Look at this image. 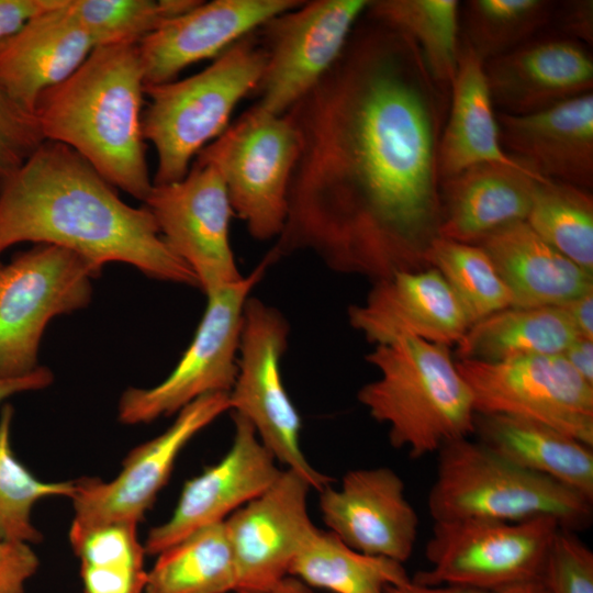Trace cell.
Wrapping results in <instances>:
<instances>
[{"label":"cell","instance_id":"6da1fadb","mask_svg":"<svg viewBox=\"0 0 593 593\" xmlns=\"http://www.w3.org/2000/svg\"><path fill=\"white\" fill-rule=\"evenodd\" d=\"M447 98L413 41L363 14L337 61L287 112L300 150L272 259L312 251L372 282L428 268Z\"/></svg>","mask_w":593,"mask_h":593},{"label":"cell","instance_id":"7a4b0ae2","mask_svg":"<svg viewBox=\"0 0 593 593\" xmlns=\"http://www.w3.org/2000/svg\"><path fill=\"white\" fill-rule=\"evenodd\" d=\"M26 242L67 248L101 270L108 262H124L149 278L199 288L150 211L126 204L86 159L60 143L44 141L0 179V254Z\"/></svg>","mask_w":593,"mask_h":593},{"label":"cell","instance_id":"3957f363","mask_svg":"<svg viewBox=\"0 0 593 593\" xmlns=\"http://www.w3.org/2000/svg\"><path fill=\"white\" fill-rule=\"evenodd\" d=\"M145 80L137 44L98 46L34 108L44 141L86 159L108 182L144 202L153 189L143 133Z\"/></svg>","mask_w":593,"mask_h":593},{"label":"cell","instance_id":"277c9868","mask_svg":"<svg viewBox=\"0 0 593 593\" xmlns=\"http://www.w3.org/2000/svg\"><path fill=\"white\" fill-rule=\"evenodd\" d=\"M366 360L379 377L362 385L357 398L374 421L388 426L392 447L416 459L473 434L472 393L450 346L405 337L374 346Z\"/></svg>","mask_w":593,"mask_h":593},{"label":"cell","instance_id":"5b68a950","mask_svg":"<svg viewBox=\"0 0 593 593\" xmlns=\"http://www.w3.org/2000/svg\"><path fill=\"white\" fill-rule=\"evenodd\" d=\"M427 497L434 522L556 519L578 532L590 526L593 501L575 490L524 469L478 440L460 438L438 451Z\"/></svg>","mask_w":593,"mask_h":593},{"label":"cell","instance_id":"8992f818","mask_svg":"<svg viewBox=\"0 0 593 593\" xmlns=\"http://www.w3.org/2000/svg\"><path fill=\"white\" fill-rule=\"evenodd\" d=\"M267 60L257 30L203 70L181 80L145 85L143 133L157 154L154 184L181 180L197 155L230 125L236 105L256 91Z\"/></svg>","mask_w":593,"mask_h":593},{"label":"cell","instance_id":"52a82bcc","mask_svg":"<svg viewBox=\"0 0 593 593\" xmlns=\"http://www.w3.org/2000/svg\"><path fill=\"white\" fill-rule=\"evenodd\" d=\"M299 150V133L287 113L273 115L253 105L193 161L216 169L234 216L251 237L276 240L284 227Z\"/></svg>","mask_w":593,"mask_h":593},{"label":"cell","instance_id":"ba28073f","mask_svg":"<svg viewBox=\"0 0 593 593\" xmlns=\"http://www.w3.org/2000/svg\"><path fill=\"white\" fill-rule=\"evenodd\" d=\"M101 269L87 258L48 244H35L0 269V378L34 371L42 335L60 314L87 306L91 279Z\"/></svg>","mask_w":593,"mask_h":593},{"label":"cell","instance_id":"9c48e42d","mask_svg":"<svg viewBox=\"0 0 593 593\" xmlns=\"http://www.w3.org/2000/svg\"><path fill=\"white\" fill-rule=\"evenodd\" d=\"M290 327L275 306L249 296L243 314L237 374L230 412L246 418L277 461L317 491L331 479L312 467L301 448V417L282 380L281 360Z\"/></svg>","mask_w":593,"mask_h":593},{"label":"cell","instance_id":"30bf717a","mask_svg":"<svg viewBox=\"0 0 593 593\" xmlns=\"http://www.w3.org/2000/svg\"><path fill=\"white\" fill-rule=\"evenodd\" d=\"M559 528L550 517L515 523L434 522L425 551L430 567L412 579L426 585L457 584L496 592L542 578Z\"/></svg>","mask_w":593,"mask_h":593},{"label":"cell","instance_id":"8fae6325","mask_svg":"<svg viewBox=\"0 0 593 593\" xmlns=\"http://www.w3.org/2000/svg\"><path fill=\"white\" fill-rule=\"evenodd\" d=\"M272 262L267 254L236 283L205 294L204 313L179 362L157 385L127 389L119 402L120 422L149 423L178 413L205 394L230 393L237 374L244 307Z\"/></svg>","mask_w":593,"mask_h":593},{"label":"cell","instance_id":"7c38bea8","mask_svg":"<svg viewBox=\"0 0 593 593\" xmlns=\"http://www.w3.org/2000/svg\"><path fill=\"white\" fill-rule=\"evenodd\" d=\"M475 414L535 421L593 447V384L560 355L501 362L456 359Z\"/></svg>","mask_w":593,"mask_h":593},{"label":"cell","instance_id":"4fadbf2b","mask_svg":"<svg viewBox=\"0 0 593 593\" xmlns=\"http://www.w3.org/2000/svg\"><path fill=\"white\" fill-rule=\"evenodd\" d=\"M369 1L302 0L261 25L267 60L254 107L287 113L337 61Z\"/></svg>","mask_w":593,"mask_h":593},{"label":"cell","instance_id":"5bb4252c","mask_svg":"<svg viewBox=\"0 0 593 593\" xmlns=\"http://www.w3.org/2000/svg\"><path fill=\"white\" fill-rule=\"evenodd\" d=\"M143 203L167 246L194 273L205 294L244 277L230 239L233 209L214 167L193 161L181 180L154 184Z\"/></svg>","mask_w":593,"mask_h":593},{"label":"cell","instance_id":"9a60e30c","mask_svg":"<svg viewBox=\"0 0 593 593\" xmlns=\"http://www.w3.org/2000/svg\"><path fill=\"white\" fill-rule=\"evenodd\" d=\"M230 409L228 393L205 394L180 410L163 434L134 448L113 480H76L72 523L82 526L110 522L138 524L167 483L181 450Z\"/></svg>","mask_w":593,"mask_h":593},{"label":"cell","instance_id":"2e32d148","mask_svg":"<svg viewBox=\"0 0 593 593\" xmlns=\"http://www.w3.org/2000/svg\"><path fill=\"white\" fill-rule=\"evenodd\" d=\"M311 490L302 475L284 469L270 488L224 521L236 591H267L289 575L291 563L317 529L309 514Z\"/></svg>","mask_w":593,"mask_h":593},{"label":"cell","instance_id":"e0dca14e","mask_svg":"<svg viewBox=\"0 0 593 593\" xmlns=\"http://www.w3.org/2000/svg\"><path fill=\"white\" fill-rule=\"evenodd\" d=\"M232 417L230 449L184 483L171 516L149 530L146 553L157 556L191 533L224 522L270 488L282 472L251 424L240 415L232 413Z\"/></svg>","mask_w":593,"mask_h":593},{"label":"cell","instance_id":"ac0fdd59","mask_svg":"<svg viewBox=\"0 0 593 593\" xmlns=\"http://www.w3.org/2000/svg\"><path fill=\"white\" fill-rule=\"evenodd\" d=\"M321 516L328 530L350 548L404 563L418 529L405 483L391 468L348 471L338 488L318 491Z\"/></svg>","mask_w":593,"mask_h":593},{"label":"cell","instance_id":"d6986e66","mask_svg":"<svg viewBox=\"0 0 593 593\" xmlns=\"http://www.w3.org/2000/svg\"><path fill=\"white\" fill-rule=\"evenodd\" d=\"M347 315L350 326L374 346L405 337L451 346L470 327L458 299L433 267L373 282L366 300L350 305Z\"/></svg>","mask_w":593,"mask_h":593},{"label":"cell","instance_id":"ffe728a7","mask_svg":"<svg viewBox=\"0 0 593 593\" xmlns=\"http://www.w3.org/2000/svg\"><path fill=\"white\" fill-rule=\"evenodd\" d=\"M302 0L201 1L137 43L145 85L176 80L188 66L219 56L273 16Z\"/></svg>","mask_w":593,"mask_h":593},{"label":"cell","instance_id":"44dd1931","mask_svg":"<svg viewBox=\"0 0 593 593\" xmlns=\"http://www.w3.org/2000/svg\"><path fill=\"white\" fill-rule=\"evenodd\" d=\"M483 66L493 104L504 114H530L593 92L589 47L556 33L539 34Z\"/></svg>","mask_w":593,"mask_h":593},{"label":"cell","instance_id":"7402d4cb","mask_svg":"<svg viewBox=\"0 0 593 593\" xmlns=\"http://www.w3.org/2000/svg\"><path fill=\"white\" fill-rule=\"evenodd\" d=\"M503 149L541 178L593 188V92L546 110L496 113Z\"/></svg>","mask_w":593,"mask_h":593},{"label":"cell","instance_id":"603a6c76","mask_svg":"<svg viewBox=\"0 0 593 593\" xmlns=\"http://www.w3.org/2000/svg\"><path fill=\"white\" fill-rule=\"evenodd\" d=\"M67 1L33 16L0 46V88L31 113L41 94L68 78L96 47Z\"/></svg>","mask_w":593,"mask_h":593},{"label":"cell","instance_id":"cb8c5ba5","mask_svg":"<svg viewBox=\"0 0 593 593\" xmlns=\"http://www.w3.org/2000/svg\"><path fill=\"white\" fill-rule=\"evenodd\" d=\"M547 180L528 168L480 164L440 180L439 236L479 244L489 235L525 222L536 186Z\"/></svg>","mask_w":593,"mask_h":593},{"label":"cell","instance_id":"d4e9b609","mask_svg":"<svg viewBox=\"0 0 593 593\" xmlns=\"http://www.w3.org/2000/svg\"><path fill=\"white\" fill-rule=\"evenodd\" d=\"M478 245L508 288L513 307L560 306L593 291V275L546 243L526 222L501 228Z\"/></svg>","mask_w":593,"mask_h":593},{"label":"cell","instance_id":"484cf974","mask_svg":"<svg viewBox=\"0 0 593 593\" xmlns=\"http://www.w3.org/2000/svg\"><path fill=\"white\" fill-rule=\"evenodd\" d=\"M438 146L439 179L480 164L527 168L502 147L483 61L461 41Z\"/></svg>","mask_w":593,"mask_h":593},{"label":"cell","instance_id":"4316f807","mask_svg":"<svg viewBox=\"0 0 593 593\" xmlns=\"http://www.w3.org/2000/svg\"><path fill=\"white\" fill-rule=\"evenodd\" d=\"M473 434L501 457L593 501L591 446L548 425L503 414H475Z\"/></svg>","mask_w":593,"mask_h":593},{"label":"cell","instance_id":"83f0119b","mask_svg":"<svg viewBox=\"0 0 593 593\" xmlns=\"http://www.w3.org/2000/svg\"><path fill=\"white\" fill-rule=\"evenodd\" d=\"M578 337L560 306H511L472 324L456 345V357L501 362L536 355H560Z\"/></svg>","mask_w":593,"mask_h":593},{"label":"cell","instance_id":"f1b7e54d","mask_svg":"<svg viewBox=\"0 0 593 593\" xmlns=\"http://www.w3.org/2000/svg\"><path fill=\"white\" fill-rule=\"evenodd\" d=\"M144 593H228L237 571L224 522L202 527L157 555Z\"/></svg>","mask_w":593,"mask_h":593},{"label":"cell","instance_id":"f546056e","mask_svg":"<svg viewBox=\"0 0 593 593\" xmlns=\"http://www.w3.org/2000/svg\"><path fill=\"white\" fill-rule=\"evenodd\" d=\"M365 15L412 40L434 81L449 92L461 46L459 1L370 0Z\"/></svg>","mask_w":593,"mask_h":593},{"label":"cell","instance_id":"4dcf8cb0","mask_svg":"<svg viewBox=\"0 0 593 593\" xmlns=\"http://www.w3.org/2000/svg\"><path fill=\"white\" fill-rule=\"evenodd\" d=\"M69 540L80 561L83 593H144L148 571L137 524L71 523Z\"/></svg>","mask_w":593,"mask_h":593},{"label":"cell","instance_id":"1f68e13d","mask_svg":"<svg viewBox=\"0 0 593 593\" xmlns=\"http://www.w3.org/2000/svg\"><path fill=\"white\" fill-rule=\"evenodd\" d=\"M289 575L333 593H385L389 585L410 578L403 563L359 552L318 528L291 563Z\"/></svg>","mask_w":593,"mask_h":593},{"label":"cell","instance_id":"d6a6232c","mask_svg":"<svg viewBox=\"0 0 593 593\" xmlns=\"http://www.w3.org/2000/svg\"><path fill=\"white\" fill-rule=\"evenodd\" d=\"M555 5L548 0L466 1L460 4L461 41L485 63L538 36Z\"/></svg>","mask_w":593,"mask_h":593},{"label":"cell","instance_id":"836d02e7","mask_svg":"<svg viewBox=\"0 0 593 593\" xmlns=\"http://www.w3.org/2000/svg\"><path fill=\"white\" fill-rule=\"evenodd\" d=\"M546 243L593 275V197L564 182L539 181L525 221Z\"/></svg>","mask_w":593,"mask_h":593},{"label":"cell","instance_id":"e575fe53","mask_svg":"<svg viewBox=\"0 0 593 593\" xmlns=\"http://www.w3.org/2000/svg\"><path fill=\"white\" fill-rule=\"evenodd\" d=\"M426 261L447 282L461 304L470 326L512 306V295L486 251L478 244L438 236Z\"/></svg>","mask_w":593,"mask_h":593},{"label":"cell","instance_id":"d590c367","mask_svg":"<svg viewBox=\"0 0 593 593\" xmlns=\"http://www.w3.org/2000/svg\"><path fill=\"white\" fill-rule=\"evenodd\" d=\"M13 409L0 413V540L36 544L42 534L32 522L36 502L51 496L72 497L75 481L38 480L14 456L11 448Z\"/></svg>","mask_w":593,"mask_h":593},{"label":"cell","instance_id":"8d00e7d4","mask_svg":"<svg viewBox=\"0 0 593 593\" xmlns=\"http://www.w3.org/2000/svg\"><path fill=\"white\" fill-rule=\"evenodd\" d=\"M199 0H68L67 9L98 46L137 44Z\"/></svg>","mask_w":593,"mask_h":593},{"label":"cell","instance_id":"74e56055","mask_svg":"<svg viewBox=\"0 0 593 593\" xmlns=\"http://www.w3.org/2000/svg\"><path fill=\"white\" fill-rule=\"evenodd\" d=\"M542 579L551 593H593V552L575 532L558 529Z\"/></svg>","mask_w":593,"mask_h":593},{"label":"cell","instance_id":"f35d334b","mask_svg":"<svg viewBox=\"0 0 593 593\" xmlns=\"http://www.w3.org/2000/svg\"><path fill=\"white\" fill-rule=\"evenodd\" d=\"M43 142L35 115L0 88V179L21 167Z\"/></svg>","mask_w":593,"mask_h":593},{"label":"cell","instance_id":"ab89813d","mask_svg":"<svg viewBox=\"0 0 593 593\" xmlns=\"http://www.w3.org/2000/svg\"><path fill=\"white\" fill-rule=\"evenodd\" d=\"M38 566L30 544L0 540V593H24Z\"/></svg>","mask_w":593,"mask_h":593},{"label":"cell","instance_id":"60d3db41","mask_svg":"<svg viewBox=\"0 0 593 593\" xmlns=\"http://www.w3.org/2000/svg\"><path fill=\"white\" fill-rule=\"evenodd\" d=\"M556 34L575 40L588 47L593 43V1L569 0L555 5L551 22Z\"/></svg>","mask_w":593,"mask_h":593},{"label":"cell","instance_id":"b9f144b4","mask_svg":"<svg viewBox=\"0 0 593 593\" xmlns=\"http://www.w3.org/2000/svg\"><path fill=\"white\" fill-rule=\"evenodd\" d=\"M59 2L60 0H0V46L33 16Z\"/></svg>","mask_w":593,"mask_h":593},{"label":"cell","instance_id":"7bdbcfd3","mask_svg":"<svg viewBox=\"0 0 593 593\" xmlns=\"http://www.w3.org/2000/svg\"><path fill=\"white\" fill-rule=\"evenodd\" d=\"M52 371L38 366L34 371L15 378H0V404L12 395L42 390L53 382Z\"/></svg>","mask_w":593,"mask_h":593},{"label":"cell","instance_id":"ee69618b","mask_svg":"<svg viewBox=\"0 0 593 593\" xmlns=\"http://www.w3.org/2000/svg\"><path fill=\"white\" fill-rule=\"evenodd\" d=\"M577 334L593 340V291L577 296L560 305Z\"/></svg>","mask_w":593,"mask_h":593},{"label":"cell","instance_id":"f6af8a7d","mask_svg":"<svg viewBox=\"0 0 593 593\" xmlns=\"http://www.w3.org/2000/svg\"><path fill=\"white\" fill-rule=\"evenodd\" d=\"M561 355L582 378L593 384V340L578 337Z\"/></svg>","mask_w":593,"mask_h":593},{"label":"cell","instance_id":"bcb514c9","mask_svg":"<svg viewBox=\"0 0 593 593\" xmlns=\"http://www.w3.org/2000/svg\"><path fill=\"white\" fill-rule=\"evenodd\" d=\"M385 593H494L475 588L457 584L426 585L415 582L412 578L391 584Z\"/></svg>","mask_w":593,"mask_h":593},{"label":"cell","instance_id":"7dc6e473","mask_svg":"<svg viewBox=\"0 0 593 593\" xmlns=\"http://www.w3.org/2000/svg\"><path fill=\"white\" fill-rule=\"evenodd\" d=\"M234 593H313L302 581L288 575L277 586L267 591H236Z\"/></svg>","mask_w":593,"mask_h":593},{"label":"cell","instance_id":"c3c4849f","mask_svg":"<svg viewBox=\"0 0 593 593\" xmlns=\"http://www.w3.org/2000/svg\"><path fill=\"white\" fill-rule=\"evenodd\" d=\"M494 593H551L542 578L514 584Z\"/></svg>","mask_w":593,"mask_h":593},{"label":"cell","instance_id":"681fc988","mask_svg":"<svg viewBox=\"0 0 593 593\" xmlns=\"http://www.w3.org/2000/svg\"><path fill=\"white\" fill-rule=\"evenodd\" d=\"M2 266H3V265H2L1 261H0V269H1Z\"/></svg>","mask_w":593,"mask_h":593}]
</instances>
